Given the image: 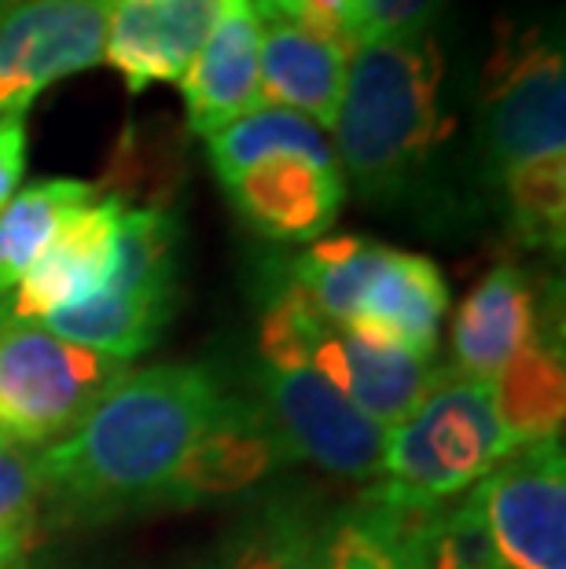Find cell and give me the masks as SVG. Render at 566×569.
Here are the masks:
<instances>
[{"label": "cell", "mask_w": 566, "mask_h": 569, "mask_svg": "<svg viewBox=\"0 0 566 569\" xmlns=\"http://www.w3.org/2000/svg\"><path fill=\"white\" fill-rule=\"evenodd\" d=\"M232 405L191 365L126 375L75 433L38 452L41 496L78 518L170 503L180 467Z\"/></svg>", "instance_id": "1"}, {"label": "cell", "mask_w": 566, "mask_h": 569, "mask_svg": "<svg viewBox=\"0 0 566 569\" xmlns=\"http://www.w3.org/2000/svg\"><path fill=\"white\" fill-rule=\"evenodd\" d=\"M441 78L445 59L430 30L354 44L331 122V148L339 169L368 196L401 188L449 132Z\"/></svg>", "instance_id": "2"}, {"label": "cell", "mask_w": 566, "mask_h": 569, "mask_svg": "<svg viewBox=\"0 0 566 569\" xmlns=\"http://www.w3.org/2000/svg\"><path fill=\"white\" fill-rule=\"evenodd\" d=\"M489 379L438 368L408 419L387 430L376 492L397 507H438L478 486L515 452Z\"/></svg>", "instance_id": "3"}, {"label": "cell", "mask_w": 566, "mask_h": 569, "mask_svg": "<svg viewBox=\"0 0 566 569\" xmlns=\"http://www.w3.org/2000/svg\"><path fill=\"white\" fill-rule=\"evenodd\" d=\"M126 375L122 360L0 312V441L19 448L63 441Z\"/></svg>", "instance_id": "4"}, {"label": "cell", "mask_w": 566, "mask_h": 569, "mask_svg": "<svg viewBox=\"0 0 566 569\" xmlns=\"http://www.w3.org/2000/svg\"><path fill=\"white\" fill-rule=\"evenodd\" d=\"M481 143L493 173L566 162V59L540 30L497 41L481 78Z\"/></svg>", "instance_id": "5"}, {"label": "cell", "mask_w": 566, "mask_h": 569, "mask_svg": "<svg viewBox=\"0 0 566 569\" xmlns=\"http://www.w3.org/2000/svg\"><path fill=\"white\" fill-rule=\"evenodd\" d=\"M261 401L258 416L280 456L309 459L339 478L379 475L387 430L349 405L306 357L261 353Z\"/></svg>", "instance_id": "6"}, {"label": "cell", "mask_w": 566, "mask_h": 569, "mask_svg": "<svg viewBox=\"0 0 566 569\" xmlns=\"http://www.w3.org/2000/svg\"><path fill=\"white\" fill-rule=\"evenodd\" d=\"M481 503L504 569H566L563 438L519 445L481 478Z\"/></svg>", "instance_id": "7"}, {"label": "cell", "mask_w": 566, "mask_h": 569, "mask_svg": "<svg viewBox=\"0 0 566 569\" xmlns=\"http://www.w3.org/2000/svg\"><path fill=\"white\" fill-rule=\"evenodd\" d=\"M111 0H19L0 19V114L103 59Z\"/></svg>", "instance_id": "8"}, {"label": "cell", "mask_w": 566, "mask_h": 569, "mask_svg": "<svg viewBox=\"0 0 566 569\" xmlns=\"http://www.w3.org/2000/svg\"><path fill=\"white\" fill-rule=\"evenodd\" d=\"M221 11L225 0H111L103 59L132 96L180 81Z\"/></svg>", "instance_id": "9"}, {"label": "cell", "mask_w": 566, "mask_h": 569, "mask_svg": "<svg viewBox=\"0 0 566 569\" xmlns=\"http://www.w3.org/2000/svg\"><path fill=\"white\" fill-rule=\"evenodd\" d=\"M225 196L250 228L276 243H317L346 199V177L335 162L276 154L225 180Z\"/></svg>", "instance_id": "10"}, {"label": "cell", "mask_w": 566, "mask_h": 569, "mask_svg": "<svg viewBox=\"0 0 566 569\" xmlns=\"http://www.w3.org/2000/svg\"><path fill=\"white\" fill-rule=\"evenodd\" d=\"M306 360L383 430H394L397 422L413 416L438 375V368L424 357L368 342L346 327H331L328 320L312 323Z\"/></svg>", "instance_id": "11"}, {"label": "cell", "mask_w": 566, "mask_h": 569, "mask_svg": "<svg viewBox=\"0 0 566 569\" xmlns=\"http://www.w3.org/2000/svg\"><path fill=\"white\" fill-rule=\"evenodd\" d=\"M122 210V196H107L70 213L41 258L30 264V272L11 287V298L0 301V312L11 320H41L48 312L81 306L100 295L107 269H111V247Z\"/></svg>", "instance_id": "12"}, {"label": "cell", "mask_w": 566, "mask_h": 569, "mask_svg": "<svg viewBox=\"0 0 566 569\" xmlns=\"http://www.w3.org/2000/svg\"><path fill=\"white\" fill-rule=\"evenodd\" d=\"M449 287L441 269L424 253L383 247L346 331L430 360L438 349Z\"/></svg>", "instance_id": "13"}, {"label": "cell", "mask_w": 566, "mask_h": 569, "mask_svg": "<svg viewBox=\"0 0 566 569\" xmlns=\"http://www.w3.org/2000/svg\"><path fill=\"white\" fill-rule=\"evenodd\" d=\"M258 48L261 22L250 0H225L221 19L214 22L207 44L191 59L180 78L185 89V111L191 132H218L236 118L258 111L261 81H258Z\"/></svg>", "instance_id": "14"}, {"label": "cell", "mask_w": 566, "mask_h": 569, "mask_svg": "<svg viewBox=\"0 0 566 569\" xmlns=\"http://www.w3.org/2000/svg\"><path fill=\"white\" fill-rule=\"evenodd\" d=\"M552 312L515 264H497L467 290L453 320V371L471 379H497L534 342Z\"/></svg>", "instance_id": "15"}, {"label": "cell", "mask_w": 566, "mask_h": 569, "mask_svg": "<svg viewBox=\"0 0 566 569\" xmlns=\"http://www.w3.org/2000/svg\"><path fill=\"white\" fill-rule=\"evenodd\" d=\"M354 48L317 38L291 22H261L258 81L261 103L287 107L312 126L331 129L346 81V63Z\"/></svg>", "instance_id": "16"}, {"label": "cell", "mask_w": 566, "mask_h": 569, "mask_svg": "<svg viewBox=\"0 0 566 569\" xmlns=\"http://www.w3.org/2000/svg\"><path fill=\"white\" fill-rule=\"evenodd\" d=\"M435 507H397L368 492L335 526V569H435Z\"/></svg>", "instance_id": "17"}, {"label": "cell", "mask_w": 566, "mask_h": 569, "mask_svg": "<svg viewBox=\"0 0 566 569\" xmlns=\"http://www.w3.org/2000/svg\"><path fill=\"white\" fill-rule=\"evenodd\" d=\"M276 456L280 452H276L261 416L236 401L218 427L196 445L188 463L180 467L170 503H196L202 496L244 489L272 467Z\"/></svg>", "instance_id": "18"}, {"label": "cell", "mask_w": 566, "mask_h": 569, "mask_svg": "<svg viewBox=\"0 0 566 569\" xmlns=\"http://www.w3.org/2000/svg\"><path fill=\"white\" fill-rule=\"evenodd\" d=\"M497 408L515 445L556 438L563 430V335L552 331V312L537 338L493 379Z\"/></svg>", "instance_id": "19"}, {"label": "cell", "mask_w": 566, "mask_h": 569, "mask_svg": "<svg viewBox=\"0 0 566 569\" xmlns=\"http://www.w3.org/2000/svg\"><path fill=\"white\" fill-rule=\"evenodd\" d=\"M173 317V298H122L96 295L81 306L48 312L38 323L48 335L81 346L89 353H103L129 365L159 342L162 327Z\"/></svg>", "instance_id": "20"}, {"label": "cell", "mask_w": 566, "mask_h": 569, "mask_svg": "<svg viewBox=\"0 0 566 569\" xmlns=\"http://www.w3.org/2000/svg\"><path fill=\"white\" fill-rule=\"evenodd\" d=\"M180 221L151 206H126L118 217L111 269L100 295L122 298H173L177 287Z\"/></svg>", "instance_id": "21"}, {"label": "cell", "mask_w": 566, "mask_h": 569, "mask_svg": "<svg viewBox=\"0 0 566 569\" xmlns=\"http://www.w3.org/2000/svg\"><path fill=\"white\" fill-rule=\"evenodd\" d=\"M92 196L96 184L75 177H48L11 196V202L0 210V295H8L30 272V264L52 243L59 224L81 206H89Z\"/></svg>", "instance_id": "22"}, {"label": "cell", "mask_w": 566, "mask_h": 569, "mask_svg": "<svg viewBox=\"0 0 566 569\" xmlns=\"http://www.w3.org/2000/svg\"><path fill=\"white\" fill-rule=\"evenodd\" d=\"M207 154L221 184L239 177L250 166L276 159V154H302V159H312V162L339 166L331 140L324 137L320 126H312L302 114L287 111V107H269V103L244 118H236L232 126L210 132Z\"/></svg>", "instance_id": "23"}, {"label": "cell", "mask_w": 566, "mask_h": 569, "mask_svg": "<svg viewBox=\"0 0 566 569\" xmlns=\"http://www.w3.org/2000/svg\"><path fill=\"white\" fill-rule=\"evenodd\" d=\"M221 569H335V526L306 511H269L225 555Z\"/></svg>", "instance_id": "24"}, {"label": "cell", "mask_w": 566, "mask_h": 569, "mask_svg": "<svg viewBox=\"0 0 566 569\" xmlns=\"http://www.w3.org/2000/svg\"><path fill=\"white\" fill-rule=\"evenodd\" d=\"M379 243L360 236L342 239H324L312 243L302 258L295 261V287L302 290V298L312 306L320 320L331 327H346L357 309V298L365 290L371 264L379 258Z\"/></svg>", "instance_id": "25"}, {"label": "cell", "mask_w": 566, "mask_h": 569, "mask_svg": "<svg viewBox=\"0 0 566 569\" xmlns=\"http://www.w3.org/2000/svg\"><path fill=\"white\" fill-rule=\"evenodd\" d=\"M500 184L523 243L559 253L566 232V162L515 169L500 177Z\"/></svg>", "instance_id": "26"}, {"label": "cell", "mask_w": 566, "mask_h": 569, "mask_svg": "<svg viewBox=\"0 0 566 569\" xmlns=\"http://www.w3.org/2000/svg\"><path fill=\"white\" fill-rule=\"evenodd\" d=\"M445 0H349L346 33L354 44L427 33Z\"/></svg>", "instance_id": "27"}, {"label": "cell", "mask_w": 566, "mask_h": 569, "mask_svg": "<svg viewBox=\"0 0 566 569\" xmlns=\"http://www.w3.org/2000/svg\"><path fill=\"white\" fill-rule=\"evenodd\" d=\"M41 500L38 456L19 445L0 441V529L30 518L33 503Z\"/></svg>", "instance_id": "28"}, {"label": "cell", "mask_w": 566, "mask_h": 569, "mask_svg": "<svg viewBox=\"0 0 566 569\" xmlns=\"http://www.w3.org/2000/svg\"><path fill=\"white\" fill-rule=\"evenodd\" d=\"M27 173V111L0 114V210L16 196Z\"/></svg>", "instance_id": "29"}, {"label": "cell", "mask_w": 566, "mask_h": 569, "mask_svg": "<svg viewBox=\"0 0 566 569\" xmlns=\"http://www.w3.org/2000/svg\"><path fill=\"white\" fill-rule=\"evenodd\" d=\"M30 532H33L30 518H19V522L0 529V569H11L19 562V555H22V548H27Z\"/></svg>", "instance_id": "30"}, {"label": "cell", "mask_w": 566, "mask_h": 569, "mask_svg": "<svg viewBox=\"0 0 566 569\" xmlns=\"http://www.w3.org/2000/svg\"><path fill=\"white\" fill-rule=\"evenodd\" d=\"M16 4H19V0H0V19H4V16H8V11H11V8H16Z\"/></svg>", "instance_id": "31"}, {"label": "cell", "mask_w": 566, "mask_h": 569, "mask_svg": "<svg viewBox=\"0 0 566 569\" xmlns=\"http://www.w3.org/2000/svg\"><path fill=\"white\" fill-rule=\"evenodd\" d=\"M11 569H27V566H22V562H16V566H11Z\"/></svg>", "instance_id": "32"}]
</instances>
